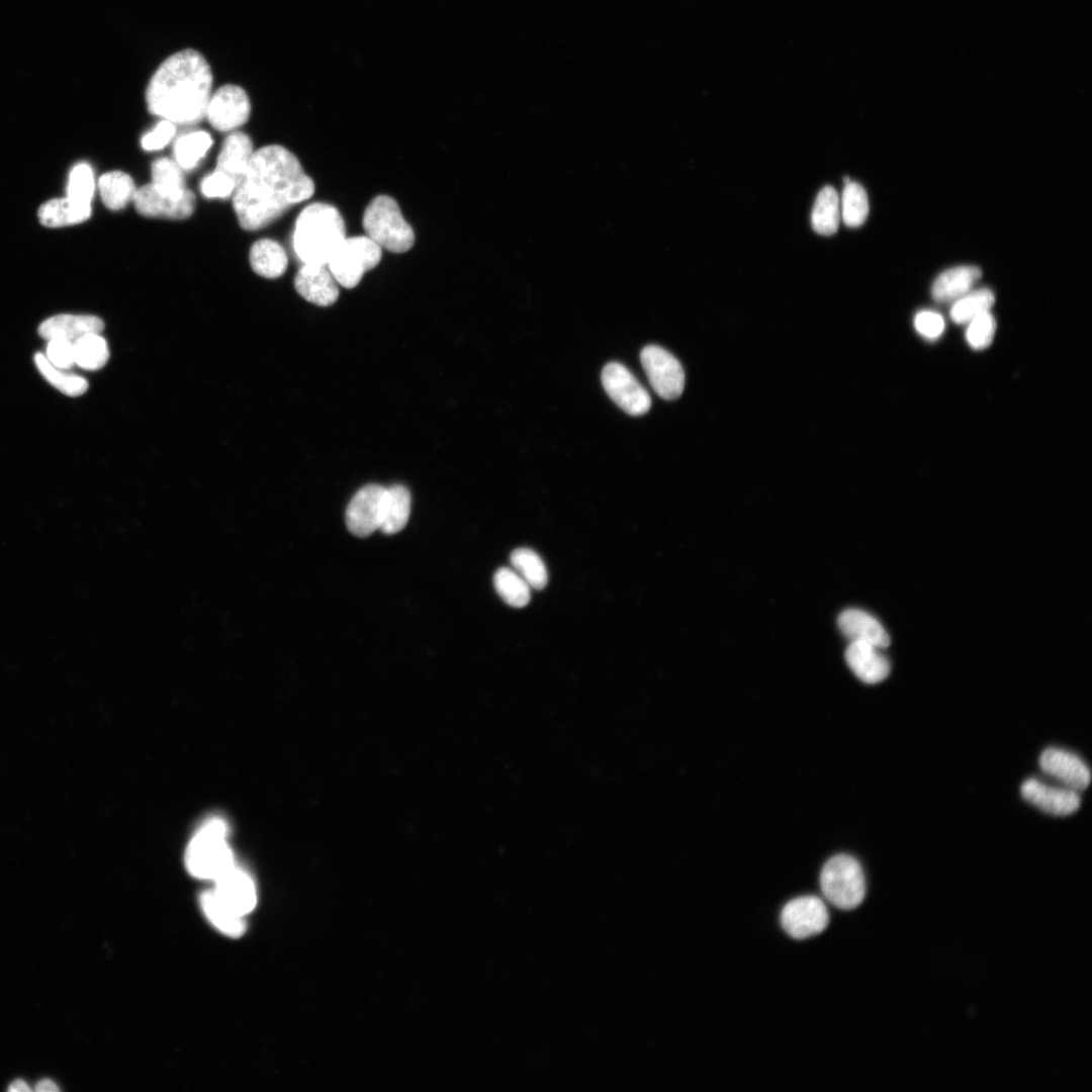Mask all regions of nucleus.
I'll return each mask as SVG.
<instances>
[{
    "label": "nucleus",
    "instance_id": "f257e3e1",
    "mask_svg": "<svg viewBox=\"0 0 1092 1092\" xmlns=\"http://www.w3.org/2000/svg\"><path fill=\"white\" fill-rule=\"evenodd\" d=\"M314 192L312 179L299 160L279 145L254 151L233 193V207L245 231L261 230Z\"/></svg>",
    "mask_w": 1092,
    "mask_h": 1092
},
{
    "label": "nucleus",
    "instance_id": "f03ea898",
    "mask_svg": "<svg viewBox=\"0 0 1092 1092\" xmlns=\"http://www.w3.org/2000/svg\"><path fill=\"white\" fill-rule=\"evenodd\" d=\"M212 82L210 66L198 51H179L152 75L146 89L148 110L174 124L197 123L205 117Z\"/></svg>",
    "mask_w": 1092,
    "mask_h": 1092
},
{
    "label": "nucleus",
    "instance_id": "7ed1b4c3",
    "mask_svg": "<svg viewBox=\"0 0 1092 1092\" xmlns=\"http://www.w3.org/2000/svg\"><path fill=\"white\" fill-rule=\"evenodd\" d=\"M345 238V222L339 210L331 204L314 202L298 214L292 244L303 264L327 265Z\"/></svg>",
    "mask_w": 1092,
    "mask_h": 1092
},
{
    "label": "nucleus",
    "instance_id": "20e7f679",
    "mask_svg": "<svg viewBox=\"0 0 1092 1092\" xmlns=\"http://www.w3.org/2000/svg\"><path fill=\"white\" fill-rule=\"evenodd\" d=\"M229 825L220 817L207 818L190 839L185 854L186 868L193 877L214 881L235 862L229 844Z\"/></svg>",
    "mask_w": 1092,
    "mask_h": 1092
},
{
    "label": "nucleus",
    "instance_id": "39448f33",
    "mask_svg": "<svg viewBox=\"0 0 1092 1092\" xmlns=\"http://www.w3.org/2000/svg\"><path fill=\"white\" fill-rule=\"evenodd\" d=\"M362 222L366 236L381 249L403 253L414 246V230L402 216L398 203L390 196L374 197L364 211Z\"/></svg>",
    "mask_w": 1092,
    "mask_h": 1092
},
{
    "label": "nucleus",
    "instance_id": "423d86ee",
    "mask_svg": "<svg viewBox=\"0 0 1092 1092\" xmlns=\"http://www.w3.org/2000/svg\"><path fill=\"white\" fill-rule=\"evenodd\" d=\"M820 887L833 906L842 910L856 908L866 896V879L860 863L848 854L834 855L821 870Z\"/></svg>",
    "mask_w": 1092,
    "mask_h": 1092
},
{
    "label": "nucleus",
    "instance_id": "0eeeda50",
    "mask_svg": "<svg viewBox=\"0 0 1092 1092\" xmlns=\"http://www.w3.org/2000/svg\"><path fill=\"white\" fill-rule=\"evenodd\" d=\"M382 249L367 236L345 238L330 257L327 266L337 283L353 288L368 270L381 260Z\"/></svg>",
    "mask_w": 1092,
    "mask_h": 1092
},
{
    "label": "nucleus",
    "instance_id": "6e6552de",
    "mask_svg": "<svg viewBox=\"0 0 1092 1092\" xmlns=\"http://www.w3.org/2000/svg\"><path fill=\"white\" fill-rule=\"evenodd\" d=\"M645 374L655 392L666 400L677 398L685 387V371L667 350L648 345L640 353Z\"/></svg>",
    "mask_w": 1092,
    "mask_h": 1092
},
{
    "label": "nucleus",
    "instance_id": "1a4fd4ad",
    "mask_svg": "<svg viewBox=\"0 0 1092 1092\" xmlns=\"http://www.w3.org/2000/svg\"><path fill=\"white\" fill-rule=\"evenodd\" d=\"M601 378L606 392L625 413L641 416L649 411L651 398L648 392L624 365L608 363Z\"/></svg>",
    "mask_w": 1092,
    "mask_h": 1092
},
{
    "label": "nucleus",
    "instance_id": "9d476101",
    "mask_svg": "<svg viewBox=\"0 0 1092 1092\" xmlns=\"http://www.w3.org/2000/svg\"><path fill=\"white\" fill-rule=\"evenodd\" d=\"M781 923L791 937L805 939L825 930L829 923V913L820 898L803 896L785 905L781 913Z\"/></svg>",
    "mask_w": 1092,
    "mask_h": 1092
},
{
    "label": "nucleus",
    "instance_id": "9b49d317",
    "mask_svg": "<svg viewBox=\"0 0 1092 1092\" xmlns=\"http://www.w3.org/2000/svg\"><path fill=\"white\" fill-rule=\"evenodd\" d=\"M251 113V103L246 91L234 84L219 87L207 104L205 117L219 131H229L245 124Z\"/></svg>",
    "mask_w": 1092,
    "mask_h": 1092
},
{
    "label": "nucleus",
    "instance_id": "f8f14e48",
    "mask_svg": "<svg viewBox=\"0 0 1092 1092\" xmlns=\"http://www.w3.org/2000/svg\"><path fill=\"white\" fill-rule=\"evenodd\" d=\"M195 195L190 189L179 194L164 193L151 183L138 188L132 202L135 210L146 217L185 219L195 209Z\"/></svg>",
    "mask_w": 1092,
    "mask_h": 1092
},
{
    "label": "nucleus",
    "instance_id": "ddd939ff",
    "mask_svg": "<svg viewBox=\"0 0 1092 1092\" xmlns=\"http://www.w3.org/2000/svg\"><path fill=\"white\" fill-rule=\"evenodd\" d=\"M386 487L367 484L350 500L346 511V524L357 537H367L381 525Z\"/></svg>",
    "mask_w": 1092,
    "mask_h": 1092
},
{
    "label": "nucleus",
    "instance_id": "4468645a",
    "mask_svg": "<svg viewBox=\"0 0 1092 1092\" xmlns=\"http://www.w3.org/2000/svg\"><path fill=\"white\" fill-rule=\"evenodd\" d=\"M1020 792L1027 802L1055 816L1073 814L1080 806L1078 792L1064 786L1049 785L1036 779L1026 780Z\"/></svg>",
    "mask_w": 1092,
    "mask_h": 1092
},
{
    "label": "nucleus",
    "instance_id": "2eb2a0df",
    "mask_svg": "<svg viewBox=\"0 0 1092 1092\" xmlns=\"http://www.w3.org/2000/svg\"><path fill=\"white\" fill-rule=\"evenodd\" d=\"M1039 766L1044 774L1076 792L1086 789L1090 784L1089 767L1070 751L1056 747L1046 748L1039 756Z\"/></svg>",
    "mask_w": 1092,
    "mask_h": 1092
},
{
    "label": "nucleus",
    "instance_id": "dca6fc26",
    "mask_svg": "<svg viewBox=\"0 0 1092 1092\" xmlns=\"http://www.w3.org/2000/svg\"><path fill=\"white\" fill-rule=\"evenodd\" d=\"M213 891L237 913L245 916L257 904L256 885L244 869L236 863L213 881Z\"/></svg>",
    "mask_w": 1092,
    "mask_h": 1092
},
{
    "label": "nucleus",
    "instance_id": "f3484780",
    "mask_svg": "<svg viewBox=\"0 0 1092 1092\" xmlns=\"http://www.w3.org/2000/svg\"><path fill=\"white\" fill-rule=\"evenodd\" d=\"M338 283L327 265L303 264L294 277V288L308 302L329 306L339 297Z\"/></svg>",
    "mask_w": 1092,
    "mask_h": 1092
},
{
    "label": "nucleus",
    "instance_id": "a211bd4d",
    "mask_svg": "<svg viewBox=\"0 0 1092 1092\" xmlns=\"http://www.w3.org/2000/svg\"><path fill=\"white\" fill-rule=\"evenodd\" d=\"M879 649L864 642L853 641L845 651L848 666L866 684H878L889 675V660Z\"/></svg>",
    "mask_w": 1092,
    "mask_h": 1092
},
{
    "label": "nucleus",
    "instance_id": "6ab92c4d",
    "mask_svg": "<svg viewBox=\"0 0 1092 1092\" xmlns=\"http://www.w3.org/2000/svg\"><path fill=\"white\" fill-rule=\"evenodd\" d=\"M103 328V321L95 315L58 314L43 321L38 327V334L47 340H67L74 343L87 334L100 333Z\"/></svg>",
    "mask_w": 1092,
    "mask_h": 1092
},
{
    "label": "nucleus",
    "instance_id": "aec40b11",
    "mask_svg": "<svg viewBox=\"0 0 1092 1092\" xmlns=\"http://www.w3.org/2000/svg\"><path fill=\"white\" fill-rule=\"evenodd\" d=\"M842 634L851 642H864L878 648L890 644V637L881 623L872 615L858 609L843 611L838 617Z\"/></svg>",
    "mask_w": 1092,
    "mask_h": 1092
},
{
    "label": "nucleus",
    "instance_id": "412c9836",
    "mask_svg": "<svg viewBox=\"0 0 1092 1092\" xmlns=\"http://www.w3.org/2000/svg\"><path fill=\"white\" fill-rule=\"evenodd\" d=\"M253 154L251 138L243 131H233L221 144L215 170L228 175L238 185Z\"/></svg>",
    "mask_w": 1092,
    "mask_h": 1092
},
{
    "label": "nucleus",
    "instance_id": "4be33fe9",
    "mask_svg": "<svg viewBox=\"0 0 1092 1092\" xmlns=\"http://www.w3.org/2000/svg\"><path fill=\"white\" fill-rule=\"evenodd\" d=\"M982 271L977 266H958L940 273L931 288L933 298L939 302L958 299L974 286L981 278Z\"/></svg>",
    "mask_w": 1092,
    "mask_h": 1092
},
{
    "label": "nucleus",
    "instance_id": "5701e85b",
    "mask_svg": "<svg viewBox=\"0 0 1092 1092\" xmlns=\"http://www.w3.org/2000/svg\"><path fill=\"white\" fill-rule=\"evenodd\" d=\"M249 260L253 271L268 279L283 275L288 264L283 247L271 239L256 241L251 247Z\"/></svg>",
    "mask_w": 1092,
    "mask_h": 1092
},
{
    "label": "nucleus",
    "instance_id": "b1692460",
    "mask_svg": "<svg viewBox=\"0 0 1092 1092\" xmlns=\"http://www.w3.org/2000/svg\"><path fill=\"white\" fill-rule=\"evenodd\" d=\"M200 905L207 920L221 933L230 937H240L245 932V916L222 902L213 889L202 893Z\"/></svg>",
    "mask_w": 1092,
    "mask_h": 1092
},
{
    "label": "nucleus",
    "instance_id": "393cba45",
    "mask_svg": "<svg viewBox=\"0 0 1092 1092\" xmlns=\"http://www.w3.org/2000/svg\"><path fill=\"white\" fill-rule=\"evenodd\" d=\"M91 204L65 197L44 202L37 214L43 225L57 228L83 222L91 216Z\"/></svg>",
    "mask_w": 1092,
    "mask_h": 1092
},
{
    "label": "nucleus",
    "instance_id": "a878e982",
    "mask_svg": "<svg viewBox=\"0 0 1092 1092\" xmlns=\"http://www.w3.org/2000/svg\"><path fill=\"white\" fill-rule=\"evenodd\" d=\"M411 513V493L400 484L386 488L382 520L379 530L384 534H395L401 531Z\"/></svg>",
    "mask_w": 1092,
    "mask_h": 1092
},
{
    "label": "nucleus",
    "instance_id": "bb28decb",
    "mask_svg": "<svg viewBox=\"0 0 1092 1092\" xmlns=\"http://www.w3.org/2000/svg\"><path fill=\"white\" fill-rule=\"evenodd\" d=\"M841 219L839 194L831 186H824L816 196L811 213L813 230L823 236L837 232Z\"/></svg>",
    "mask_w": 1092,
    "mask_h": 1092
},
{
    "label": "nucleus",
    "instance_id": "cd10ccee",
    "mask_svg": "<svg viewBox=\"0 0 1092 1092\" xmlns=\"http://www.w3.org/2000/svg\"><path fill=\"white\" fill-rule=\"evenodd\" d=\"M98 190L107 208L120 210L132 201L136 188L128 174L122 171H110L100 176Z\"/></svg>",
    "mask_w": 1092,
    "mask_h": 1092
},
{
    "label": "nucleus",
    "instance_id": "c85d7f7f",
    "mask_svg": "<svg viewBox=\"0 0 1092 1092\" xmlns=\"http://www.w3.org/2000/svg\"><path fill=\"white\" fill-rule=\"evenodd\" d=\"M211 135L203 130L180 135L174 143L175 162L182 170L194 169L212 146Z\"/></svg>",
    "mask_w": 1092,
    "mask_h": 1092
},
{
    "label": "nucleus",
    "instance_id": "c756f323",
    "mask_svg": "<svg viewBox=\"0 0 1092 1092\" xmlns=\"http://www.w3.org/2000/svg\"><path fill=\"white\" fill-rule=\"evenodd\" d=\"M75 364L86 370H98L109 358L106 340L99 333H91L73 343Z\"/></svg>",
    "mask_w": 1092,
    "mask_h": 1092
},
{
    "label": "nucleus",
    "instance_id": "7c9ffc66",
    "mask_svg": "<svg viewBox=\"0 0 1092 1092\" xmlns=\"http://www.w3.org/2000/svg\"><path fill=\"white\" fill-rule=\"evenodd\" d=\"M510 561L512 568L529 584L531 588L542 589L548 581L546 566L541 557L532 549H515Z\"/></svg>",
    "mask_w": 1092,
    "mask_h": 1092
},
{
    "label": "nucleus",
    "instance_id": "2f4dec72",
    "mask_svg": "<svg viewBox=\"0 0 1092 1092\" xmlns=\"http://www.w3.org/2000/svg\"><path fill=\"white\" fill-rule=\"evenodd\" d=\"M844 185L839 196L841 218L847 226L856 228L861 225L868 217V195L857 182L850 181Z\"/></svg>",
    "mask_w": 1092,
    "mask_h": 1092
},
{
    "label": "nucleus",
    "instance_id": "473e14b6",
    "mask_svg": "<svg viewBox=\"0 0 1092 1092\" xmlns=\"http://www.w3.org/2000/svg\"><path fill=\"white\" fill-rule=\"evenodd\" d=\"M493 583L497 594L508 605L522 608L529 603L531 587L512 567L497 569Z\"/></svg>",
    "mask_w": 1092,
    "mask_h": 1092
},
{
    "label": "nucleus",
    "instance_id": "72a5a7b5",
    "mask_svg": "<svg viewBox=\"0 0 1092 1092\" xmlns=\"http://www.w3.org/2000/svg\"><path fill=\"white\" fill-rule=\"evenodd\" d=\"M995 296L992 290L980 288L969 291L956 300L950 308V318L957 324H968L976 316L990 311Z\"/></svg>",
    "mask_w": 1092,
    "mask_h": 1092
},
{
    "label": "nucleus",
    "instance_id": "f704fd0d",
    "mask_svg": "<svg viewBox=\"0 0 1092 1092\" xmlns=\"http://www.w3.org/2000/svg\"><path fill=\"white\" fill-rule=\"evenodd\" d=\"M34 362L41 375L57 389L69 396H79L88 389L85 378L64 372L55 367L41 353H36Z\"/></svg>",
    "mask_w": 1092,
    "mask_h": 1092
},
{
    "label": "nucleus",
    "instance_id": "c9c22d12",
    "mask_svg": "<svg viewBox=\"0 0 1092 1092\" xmlns=\"http://www.w3.org/2000/svg\"><path fill=\"white\" fill-rule=\"evenodd\" d=\"M151 184L161 192L179 194L186 188L183 170L169 158H159L151 166Z\"/></svg>",
    "mask_w": 1092,
    "mask_h": 1092
},
{
    "label": "nucleus",
    "instance_id": "e433bc0d",
    "mask_svg": "<svg viewBox=\"0 0 1092 1092\" xmlns=\"http://www.w3.org/2000/svg\"><path fill=\"white\" fill-rule=\"evenodd\" d=\"M95 190V181L92 168L85 163L76 165L70 172L67 186V197L91 204Z\"/></svg>",
    "mask_w": 1092,
    "mask_h": 1092
},
{
    "label": "nucleus",
    "instance_id": "4c0bfd02",
    "mask_svg": "<svg viewBox=\"0 0 1092 1092\" xmlns=\"http://www.w3.org/2000/svg\"><path fill=\"white\" fill-rule=\"evenodd\" d=\"M995 331V318L990 311H987L968 323L966 339L972 348L981 350L992 343Z\"/></svg>",
    "mask_w": 1092,
    "mask_h": 1092
},
{
    "label": "nucleus",
    "instance_id": "58836bf2",
    "mask_svg": "<svg viewBox=\"0 0 1092 1092\" xmlns=\"http://www.w3.org/2000/svg\"><path fill=\"white\" fill-rule=\"evenodd\" d=\"M237 184L224 173L215 170L204 177L200 184V191L206 198H228L230 197Z\"/></svg>",
    "mask_w": 1092,
    "mask_h": 1092
},
{
    "label": "nucleus",
    "instance_id": "ea45409f",
    "mask_svg": "<svg viewBox=\"0 0 1092 1092\" xmlns=\"http://www.w3.org/2000/svg\"><path fill=\"white\" fill-rule=\"evenodd\" d=\"M44 356L51 364L63 370L75 365L73 342L67 340H49Z\"/></svg>",
    "mask_w": 1092,
    "mask_h": 1092
},
{
    "label": "nucleus",
    "instance_id": "a19ab883",
    "mask_svg": "<svg viewBox=\"0 0 1092 1092\" xmlns=\"http://www.w3.org/2000/svg\"><path fill=\"white\" fill-rule=\"evenodd\" d=\"M176 131L175 124L169 120L162 119L152 131L143 135L141 140V146L145 151H158L165 148Z\"/></svg>",
    "mask_w": 1092,
    "mask_h": 1092
},
{
    "label": "nucleus",
    "instance_id": "79ce46f5",
    "mask_svg": "<svg viewBox=\"0 0 1092 1092\" xmlns=\"http://www.w3.org/2000/svg\"><path fill=\"white\" fill-rule=\"evenodd\" d=\"M916 331L928 340L938 338L944 330L943 317L932 310H921L914 318Z\"/></svg>",
    "mask_w": 1092,
    "mask_h": 1092
},
{
    "label": "nucleus",
    "instance_id": "37998d69",
    "mask_svg": "<svg viewBox=\"0 0 1092 1092\" xmlns=\"http://www.w3.org/2000/svg\"><path fill=\"white\" fill-rule=\"evenodd\" d=\"M35 1090L38 1092H56L60 1089L53 1080L44 1078L37 1082Z\"/></svg>",
    "mask_w": 1092,
    "mask_h": 1092
},
{
    "label": "nucleus",
    "instance_id": "c03bdc74",
    "mask_svg": "<svg viewBox=\"0 0 1092 1092\" xmlns=\"http://www.w3.org/2000/svg\"><path fill=\"white\" fill-rule=\"evenodd\" d=\"M8 1090L10 1092H19V1091L27 1092V1091H30L31 1089L24 1080L16 1079L9 1085Z\"/></svg>",
    "mask_w": 1092,
    "mask_h": 1092
},
{
    "label": "nucleus",
    "instance_id": "a18cd8bd",
    "mask_svg": "<svg viewBox=\"0 0 1092 1092\" xmlns=\"http://www.w3.org/2000/svg\"><path fill=\"white\" fill-rule=\"evenodd\" d=\"M850 181H851V180H850V178H849L848 176H844V177H843V182H844V184H847V183H849Z\"/></svg>",
    "mask_w": 1092,
    "mask_h": 1092
}]
</instances>
